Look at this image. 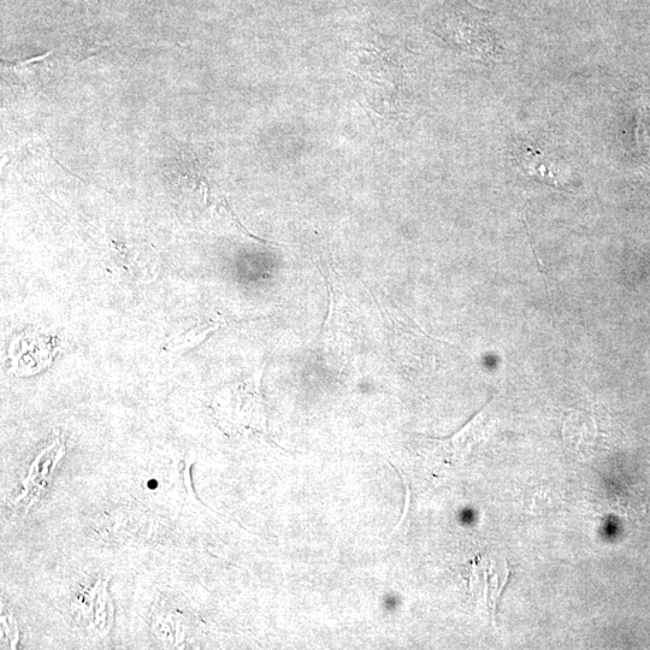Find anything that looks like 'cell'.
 <instances>
[{
	"mask_svg": "<svg viewBox=\"0 0 650 650\" xmlns=\"http://www.w3.org/2000/svg\"><path fill=\"white\" fill-rule=\"evenodd\" d=\"M353 72L370 110L380 116L397 114L403 73L392 47L381 44V40L363 41L356 50Z\"/></svg>",
	"mask_w": 650,
	"mask_h": 650,
	"instance_id": "cell-1",
	"label": "cell"
},
{
	"mask_svg": "<svg viewBox=\"0 0 650 650\" xmlns=\"http://www.w3.org/2000/svg\"><path fill=\"white\" fill-rule=\"evenodd\" d=\"M510 576V566L506 560H483L480 565L474 567V575L471 578L472 593L492 620Z\"/></svg>",
	"mask_w": 650,
	"mask_h": 650,
	"instance_id": "cell-2",
	"label": "cell"
}]
</instances>
